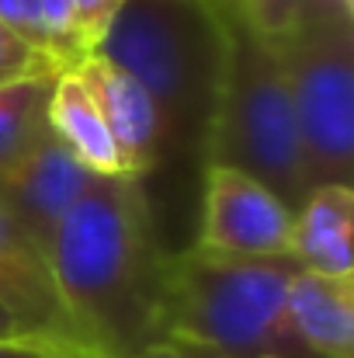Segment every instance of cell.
<instances>
[{"mask_svg":"<svg viewBox=\"0 0 354 358\" xmlns=\"http://www.w3.org/2000/svg\"><path fill=\"white\" fill-rule=\"evenodd\" d=\"M49 268L84 355L132 358L170 341V250L142 181L91 174Z\"/></svg>","mask_w":354,"mask_h":358,"instance_id":"cell-1","label":"cell"},{"mask_svg":"<svg viewBox=\"0 0 354 358\" xmlns=\"http://www.w3.org/2000/svg\"><path fill=\"white\" fill-rule=\"evenodd\" d=\"M98 52L125 66L153 98L163 122V164L195 160L205 171L226 63L223 3L125 0Z\"/></svg>","mask_w":354,"mask_h":358,"instance_id":"cell-2","label":"cell"},{"mask_svg":"<svg viewBox=\"0 0 354 358\" xmlns=\"http://www.w3.org/2000/svg\"><path fill=\"white\" fill-rule=\"evenodd\" d=\"M292 257H223L202 247L170 254V341L223 358H313L288 320Z\"/></svg>","mask_w":354,"mask_h":358,"instance_id":"cell-3","label":"cell"},{"mask_svg":"<svg viewBox=\"0 0 354 358\" xmlns=\"http://www.w3.org/2000/svg\"><path fill=\"white\" fill-rule=\"evenodd\" d=\"M226 63L209 136V164L236 167L267 185L292 213L313 192L302 157V136L292 108L278 45L257 35L223 3Z\"/></svg>","mask_w":354,"mask_h":358,"instance_id":"cell-4","label":"cell"},{"mask_svg":"<svg viewBox=\"0 0 354 358\" xmlns=\"http://www.w3.org/2000/svg\"><path fill=\"white\" fill-rule=\"evenodd\" d=\"M302 136L309 185L354 178V17H306L274 38Z\"/></svg>","mask_w":354,"mask_h":358,"instance_id":"cell-5","label":"cell"},{"mask_svg":"<svg viewBox=\"0 0 354 358\" xmlns=\"http://www.w3.org/2000/svg\"><path fill=\"white\" fill-rule=\"evenodd\" d=\"M295 213L257 178L209 164L202 171L198 243L223 257H292Z\"/></svg>","mask_w":354,"mask_h":358,"instance_id":"cell-6","label":"cell"},{"mask_svg":"<svg viewBox=\"0 0 354 358\" xmlns=\"http://www.w3.org/2000/svg\"><path fill=\"white\" fill-rule=\"evenodd\" d=\"M0 306L17 334L56 352H80L77 331L59 299L45 250L28 237L0 202Z\"/></svg>","mask_w":354,"mask_h":358,"instance_id":"cell-7","label":"cell"},{"mask_svg":"<svg viewBox=\"0 0 354 358\" xmlns=\"http://www.w3.org/2000/svg\"><path fill=\"white\" fill-rule=\"evenodd\" d=\"M87 181L91 171L56 136H49L35 153H28L14 171L0 178V202L49 257L59 223L66 220Z\"/></svg>","mask_w":354,"mask_h":358,"instance_id":"cell-8","label":"cell"},{"mask_svg":"<svg viewBox=\"0 0 354 358\" xmlns=\"http://www.w3.org/2000/svg\"><path fill=\"white\" fill-rule=\"evenodd\" d=\"M77 73L108 122V132L121 157V174L132 181L149 178L163 164V122L146 87L101 52L87 56Z\"/></svg>","mask_w":354,"mask_h":358,"instance_id":"cell-9","label":"cell"},{"mask_svg":"<svg viewBox=\"0 0 354 358\" xmlns=\"http://www.w3.org/2000/svg\"><path fill=\"white\" fill-rule=\"evenodd\" d=\"M288 320L313 358H354V275L299 268L288 282Z\"/></svg>","mask_w":354,"mask_h":358,"instance_id":"cell-10","label":"cell"},{"mask_svg":"<svg viewBox=\"0 0 354 358\" xmlns=\"http://www.w3.org/2000/svg\"><path fill=\"white\" fill-rule=\"evenodd\" d=\"M354 192L348 185H320L295 209L292 261L313 275H354Z\"/></svg>","mask_w":354,"mask_h":358,"instance_id":"cell-11","label":"cell"},{"mask_svg":"<svg viewBox=\"0 0 354 358\" xmlns=\"http://www.w3.org/2000/svg\"><path fill=\"white\" fill-rule=\"evenodd\" d=\"M49 129L91 174L125 178L118 146L108 132V122L98 112V105H94V98L77 70L56 77L52 101H49Z\"/></svg>","mask_w":354,"mask_h":358,"instance_id":"cell-12","label":"cell"},{"mask_svg":"<svg viewBox=\"0 0 354 358\" xmlns=\"http://www.w3.org/2000/svg\"><path fill=\"white\" fill-rule=\"evenodd\" d=\"M56 77L59 73H42L0 87V178L52 136L49 101Z\"/></svg>","mask_w":354,"mask_h":358,"instance_id":"cell-13","label":"cell"},{"mask_svg":"<svg viewBox=\"0 0 354 358\" xmlns=\"http://www.w3.org/2000/svg\"><path fill=\"white\" fill-rule=\"evenodd\" d=\"M264 38H281L313 14V0H219Z\"/></svg>","mask_w":354,"mask_h":358,"instance_id":"cell-14","label":"cell"},{"mask_svg":"<svg viewBox=\"0 0 354 358\" xmlns=\"http://www.w3.org/2000/svg\"><path fill=\"white\" fill-rule=\"evenodd\" d=\"M42 73H59L45 52H38L35 45H28L21 35H14L3 21H0V87L24 80V77H42Z\"/></svg>","mask_w":354,"mask_h":358,"instance_id":"cell-15","label":"cell"},{"mask_svg":"<svg viewBox=\"0 0 354 358\" xmlns=\"http://www.w3.org/2000/svg\"><path fill=\"white\" fill-rule=\"evenodd\" d=\"M125 0H70V14L77 24V35L84 42V49L94 56L101 49V42L108 38L112 24H115L118 10Z\"/></svg>","mask_w":354,"mask_h":358,"instance_id":"cell-16","label":"cell"},{"mask_svg":"<svg viewBox=\"0 0 354 358\" xmlns=\"http://www.w3.org/2000/svg\"><path fill=\"white\" fill-rule=\"evenodd\" d=\"M0 21L14 31V35H21L28 45H35L38 52H45L42 49V31H38V7H35V0H0ZM52 63V59H49Z\"/></svg>","mask_w":354,"mask_h":358,"instance_id":"cell-17","label":"cell"},{"mask_svg":"<svg viewBox=\"0 0 354 358\" xmlns=\"http://www.w3.org/2000/svg\"><path fill=\"white\" fill-rule=\"evenodd\" d=\"M70 352H56V348H45L38 341H28V338H7L0 341V358H63Z\"/></svg>","mask_w":354,"mask_h":358,"instance_id":"cell-18","label":"cell"},{"mask_svg":"<svg viewBox=\"0 0 354 358\" xmlns=\"http://www.w3.org/2000/svg\"><path fill=\"white\" fill-rule=\"evenodd\" d=\"M309 17H354V0H313Z\"/></svg>","mask_w":354,"mask_h":358,"instance_id":"cell-19","label":"cell"},{"mask_svg":"<svg viewBox=\"0 0 354 358\" xmlns=\"http://www.w3.org/2000/svg\"><path fill=\"white\" fill-rule=\"evenodd\" d=\"M174 348H177V355L181 358H223L219 352H212V348H205V345H195V341H170Z\"/></svg>","mask_w":354,"mask_h":358,"instance_id":"cell-20","label":"cell"},{"mask_svg":"<svg viewBox=\"0 0 354 358\" xmlns=\"http://www.w3.org/2000/svg\"><path fill=\"white\" fill-rule=\"evenodd\" d=\"M63 358H98V355H84V352H70V355ZM132 358H181L177 355V348L167 341V345H156V348H149V352H142V355H132Z\"/></svg>","mask_w":354,"mask_h":358,"instance_id":"cell-21","label":"cell"},{"mask_svg":"<svg viewBox=\"0 0 354 358\" xmlns=\"http://www.w3.org/2000/svg\"><path fill=\"white\" fill-rule=\"evenodd\" d=\"M7 338H21V334H17V327H14V320L7 317V310L0 306V341H7Z\"/></svg>","mask_w":354,"mask_h":358,"instance_id":"cell-22","label":"cell"}]
</instances>
